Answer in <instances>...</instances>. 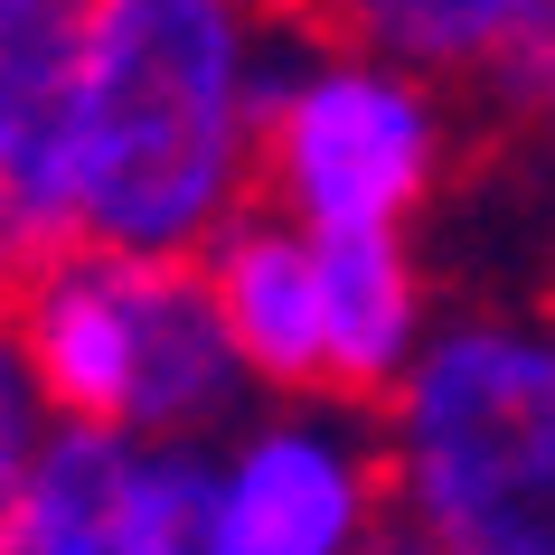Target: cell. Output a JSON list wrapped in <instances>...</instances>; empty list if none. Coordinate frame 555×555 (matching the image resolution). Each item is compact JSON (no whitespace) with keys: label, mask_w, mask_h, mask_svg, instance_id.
Wrapping results in <instances>:
<instances>
[{"label":"cell","mask_w":555,"mask_h":555,"mask_svg":"<svg viewBox=\"0 0 555 555\" xmlns=\"http://www.w3.org/2000/svg\"><path fill=\"white\" fill-rule=\"evenodd\" d=\"M29 330L38 386L66 424H114L151 442H217L255 405L245 358L207 301L198 255H132V245H66L10 283Z\"/></svg>","instance_id":"cell-3"},{"label":"cell","mask_w":555,"mask_h":555,"mask_svg":"<svg viewBox=\"0 0 555 555\" xmlns=\"http://www.w3.org/2000/svg\"><path fill=\"white\" fill-rule=\"evenodd\" d=\"M462 94L470 86L386 48L293 29L263 86L255 198L311 235H424L470 151Z\"/></svg>","instance_id":"cell-4"},{"label":"cell","mask_w":555,"mask_h":555,"mask_svg":"<svg viewBox=\"0 0 555 555\" xmlns=\"http://www.w3.org/2000/svg\"><path fill=\"white\" fill-rule=\"evenodd\" d=\"M396 518L377 405L349 396H255L217 434L207 555H367Z\"/></svg>","instance_id":"cell-5"},{"label":"cell","mask_w":555,"mask_h":555,"mask_svg":"<svg viewBox=\"0 0 555 555\" xmlns=\"http://www.w3.org/2000/svg\"><path fill=\"white\" fill-rule=\"evenodd\" d=\"M207 301L227 321L255 396H330V311H321V235L283 207H245L198 245Z\"/></svg>","instance_id":"cell-7"},{"label":"cell","mask_w":555,"mask_h":555,"mask_svg":"<svg viewBox=\"0 0 555 555\" xmlns=\"http://www.w3.org/2000/svg\"><path fill=\"white\" fill-rule=\"evenodd\" d=\"M546 301H555V227H546Z\"/></svg>","instance_id":"cell-13"},{"label":"cell","mask_w":555,"mask_h":555,"mask_svg":"<svg viewBox=\"0 0 555 555\" xmlns=\"http://www.w3.org/2000/svg\"><path fill=\"white\" fill-rule=\"evenodd\" d=\"M57 424L66 414L48 405L38 358H29V330H20V301H10V283H0V537H10V518H20V499H29Z\"/></svg>","instance_id":"cell-10"},{"label":"cell","mask_w":555,"mask_h":555,"mask_svg":"<svg viewBox=\"0 0 555 555\" xmlns=\"http://www.w3.org/2000/svg\"><path fill=\"white\" fill-rule=\"evenodd\" d=\"M377 434L396 518L442 555H555V301H442Z\"/></svg>","instance_id":"cell-2"},{"label":"cell","mask_w":555,"mask_h":555,"mask_svg":"<svg viewBox=\"0 0 555 555\" xmlns=\"http://www.w3.org/2000/svg\"><path fill=\"white\" fill-rule=\"evenodd\" d=\"M367 555H442L434 537H424V527H405V518H386L377 537H367Z\"/></svg>","instance_id":"cell-12"},{"label":"cell","mask_w":555,"mask_h":555,"mask_svg":"<svg viewBox=\"0 0 555 555\" xmlns=\"http://www.w3.org/2000/svg\"><path fill=\"white\" fill-rule=\"evenodd\" d=\"M480 94H499V114L555 132V0H527L518 10V38L499 48V66H490Z\"/></svg>","instance_id":"cell-11"},{"label":"cell","mask_w":555,"mask_h":555,"mask_svg":"<svg viewBox=\"0 0 555 555\" xmlns=\"http://www.w3.org/2000/svg\"><path fill=\"white\" fill-rule=\"evenodd\" d=\"M207 470L217 442L57 424L0 555H207Z\"/></svg>","instance_id":"cell-6"},{"label":"cell","mask_w":555,"mask_h":555,"mask_svg":"<svg viewBox=\"0 0 555 555\" xmlns=\"http://www.w3.org/2000/svg\"><path fill=\"white\" fill-rule=\"evenodd\" d=\"M283 10L311 38L386 48V57H405V66L452 76V86H490V66L518 38L527 0H283Z\"/></svg>","instance_id":"cell-9"},{"label":"cell","mask_w":555,"mask_h":555,"mask_svg":"<svg viewBox=\"0 0 555 555\" xmlns=\"http://www.w3.org/2000/svg\"><path fill=\"white\" fill-rule=\"evenodd\" d=\"M283 0H86L57 104V198L76 245L198 255L255 207Z\"/></svg>","instance_id":"cell-1"},{"label":"cell","mask_w":555,"mask_h":555,"mask_svg":"<svg viewBox=\"0 0 555 555\" xmlns=\"http://www.w3.org/2000/svg\"><path fill=\"white\" fill-rule=\"evenodd\" d=\"M321 311H330V396L386 405V386L442 321V283L414 235H321Z\"/></svg>","instance_id":"cell-8"}]
</instances>
